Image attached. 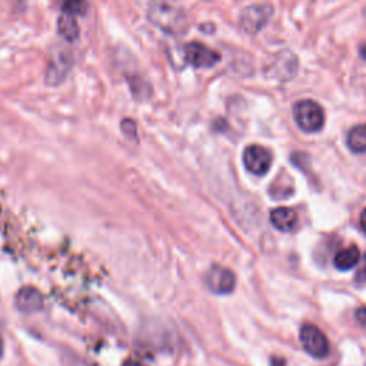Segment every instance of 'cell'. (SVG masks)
Masks as SVG:
<instances>
[{"label": "cell", "instance_id": "1", "mask_svg": "<svg viewBox=\"0 0 366 366\" xmlns=\"http://www.w3.org/2000/svg\"><path fill=\"white\" fill-rule=\"evenodd\" d=\"M147 19L168 35H179L186 29V13L176 0H152Z\"/></svg>", "mask_w": 366, "mask_h": 366}, {"label": "cell", "instance_id": "2", "mask_svg": "<svg viewBox=\"0 0 366 366\" xmlns=\"http://www.w3.org/2000/svg\"><path fill=\"white\" fill-rule=\"evenodd\" d=\"M293 116L298 126L307 133H317L325 125V112L315 100H300L295 104Z\"/></svg>", "mask_w": 366, "mask_h": 366}, {"label": "cell", "instance_id": "3", "mask_svg": "<svg viewBox=\"0 0 366 366\" xmlns=\"http://www.w3.org/2000/svg\"><path fill=\"white\" fill-rule=\"evenodd\" d=\"M274 156L269 149L260 145H250L243 152V165L255 176H264L269 172Z\"/></svg>", "mask_w": 366, "mask_h": 366}, {"label": "cell", "instance_id": "4", "mask_svg": "<svg viewBox=\"0 0 366 366\" xmlns=\"http://www.w3.org/2000/svg\"><path fill=\"white\" fill-rule=\"evenodd\" d=\"M183 56L186 63L196 69H207L214 68L221 62V55L216 50L207 47L199 42H190L183 49Z\"/></svg>", "mask_w": 366, "mask_h": 366}, {"label": "cell", "instance_id": "5", "mask_svg": "<svg viewBox=\"0 0 366 366\" xmlns=\"http://www.w3.org/2000/svg\"><path fill=\"white\" fill-rule=\"evenodd\" d=\"M300 343L310 356L317 359H324L329 353V341L327 335L315 325L302 327Z\"/></svg>", "mask_w": 366, "mask_h": 366}, {"label": "cell", "instance_id": "6", "mask_svg": "<svg viewBox=\"0 0 366 366\" xmlns=\"http://www.w3.org/2000/svg\"><path fill=\"white\" fill-rule=\"evenodd\" d=\"M272 13H274V9L269 5L249 6L242 12L239 25L243 32H246L249 35H256L267 26V23L272 18Z\"/></svg>", "mask_w": 366, "mask_h": 366}, {"label": "cell", "instance_id": "7", "mask_svg": "<svg viewBox=\"0 0 366 366\" xmlns=\"http://www.w3.org/2000/svg\"><path fill=\"white\" fill-rule=\"evenodd\" d=\"M207 289L215 295H229L236 286L235 274L221 265H214L205 278Z\"/></svg>", "mask_w": 366, "mask_h": 366}, {"label": "cell", "instance_id": "8", "mask_svg": "<svg viewBox=\"0 0 366 366\" xmlns=\"http://www.w3.org/2000/svg\"><path fill=\"white\" fill-rule=\"evenodd\" d=\"M298 72V58L291 54L289 50H283L281 54L275 55L268 68V76L272 79H278L281 82H286L295 78Z\"/></svg>", "mask_w": 366, "mask_h": 366}, {"label": "cell", "instance_id": "9", "mask_svg": "<svg viewBox=\"0 0 366 366\" xmlns=\"http://www.w3.org/2000/svg\"><path fill=\"white\" fill-rule=\"evenodd\" d=\"M72 65H73V59L69 51L65 50L55 51L49 62V68L46 72V83L49 86L61 85L68 76Z\"/></svg>", "mask_w": 366, "mask_h": 366}, {"label": "cell", "instance_id": "10", "mask_svg": "<svg viewBox=\"0 0 366 366\" xmlns=\"http://www.w3.org/2000/svg\"><path fill=\"white\" fill-rule=\"evenodd\" d=\"M16 307L23 313H33L42 309L43 298L40 292L32 286L22 288L15 296Z\"/></svg>", "mask_w": 366, "mask_h": 366}, {"label": "cell", "instance_id": "11", "mask_svg": "<svg viewBox=\"0 0 366 366\" xmlns=\"http://www.w3.org/2000/svg\"><path fill=\"white\" fill-rule=\"evenodd\" d=\"M271 222L279 232H292L298 225V215L291 207H276L271 212Z\"/></svg>", "mask_w": 366, "mask_h": 366}, {"label": "cell", "instance_id": "12", "mask_svg": "<svg viewBox=\"0 0 366 366\" xmlns=\"http://www.w3.org/2000/svg\"><path fill=\"white\" fill-rule=\"evenodd\" d=\"M360 259V250L358 246L352 245L349 248L341 249L335 257H334V265L339 271H350L353 269Z\"/></svg>", "mask_w": 366, "mask_h": 366}, {"label": "cell", "instance_id": "13", "mask_svg": "<svg viewBox=\"0 0 366 366\" xmlns=\"http://www.w3.org/2000/svg\"><path fill=\"white\" fill-rule=\"evenodd\" d=\"M346 145L353 153L366 152V125H358L352 128L346 138Z\"/></svg>", "mask_w": 366, "mask_h": 366}, {"label": "cell", "instance_id": "14", "mask_svg": "<svg viewBox=\"0 0 366 366\" xmlns=\"http://www.w3.org/2000/svg\"><path fill=\"white\" fill-rule=\"evenodd\" d=\"M58 30L63 36V39L73 42L79 36V25L75 19V16L69 13H62L58 20Z\"/></svg>", "mask_w": 366, "mask_h": 366}, {"label": "cell", "instance_id": "15", "mask_svg": "<svg viewBox=\"0 0 366 366\" xmlns=\"http://www.w3.org/2000/svg\"><path fill=\"white\" fill-rule=\"evenodd\" d=\"M129 85L132 89V93L136 99H146L152 94V87L147 82H145L140 78H129Z\"/></svg>", "mask_w": 366, "mask_h": 366}, {"label": "cell", "instance_id": "16", "mask_svg": "<svg viewBox=\"0 0 366 366\" xmlns=\"http://www.w3.org/2000/svg\"><path fill=\"white\" fill-rule=\"evenodd\" d=\"M62 11L72 16H83L87 12V2L86 0H63Z\"/></svg>", "mask_w": 366, "mask_h": 366}, {"label": "cell", "instance_id": "17", "mask_svg": "<svg viewBox=\"0 0 366 366\" xmlns=\"http://www.w3.org/2000/svg\"><path fill=\"white\" fill-rule=\"evenodd\" d=\"M269 193L272 197L275 199H285V197H289L292 193H293V183H279V181L274 182L271 185V189H269Z\"/></svg>", "mask_w": 366, "mask_h": 366}, {"label": "cell", "instance_id": "18", "mask_svg": "<svg viewBox=\"0 0 366 366\" xmlns=\"http://www.w3.org/2000/svg\"><path fill=\"white\" fill-rule=\"evenodd\" d=\"M125 136L128 139H133V140H138V129H136V123L132 121V119H125L122 121V125H121Z\"/></svg>", "mask_w": 366, "mask_h": 366}, {"label": "cell", "instance_id": "19", "mask_svg": "<svg viewBox=\"0 0 366 366\" xmlns=\"http://www.w3.org/2000/svg\"><path fill=\"white\" fill-rule=\"evenodd\" d=\"M355 282H356L358 285L366 283V256H365V259H363L362 267L359 268V271H358V274H356V276H355Z\"/></svg>", "mask_w": 366, "mask_h": 366}, {"label": "cell", "instance_id": "20", "mask_svg": "<svg viewBox=\"0 0 366 366\" xmlns=\"http://www.w3.org/2000/svg\"><path fill=\"white\" fill-rule=\"evenodd\" d=\"M355 318L362 327L366 328V306H362L355 312Z\"/></svg>", "mask_w": 366, "mask_h": 366}, {"label": "cell", "instance_id": "21", "mask_svg": "<svg viewBox=\"0 0 366 366\" xmlns=\"http://www.w3.org/2000/svg\"><path fill=\"white\" fill-rule=\"evenodd\" d=\"M359 224H360V229H362V231L366 233V209H363V212L360 214Z\"/></svg>", "mask_w": 366, "mask_h": 366}, {"label": "cell", "instance_id": "22", "mask_svg": "<svg viewBox=\"0 0 366 366\" xmlns=\"http://www.w3.org/2000/svg\"><path fill=\"white\" fill-rule=\"evenodd\" d=\"M271 366H286V362L282 358H272Z\"/></svg>", "mask_w": 366, "mask_h": 366}, {"label": "cell", "instance_id": "23", "mask_svg": "<svg viewBox=\"0 0 366 366\" xmlns=\"http://www.w3.org/2000/svg\"><path fill=\"white\" fill-rule=\"evenodd\" d=\"M359 54H360V56H362V58L366 61V43L360 46V49H359Z\"/></svg>", "mask_w": 366, "mask_h": 366}, {"label": "cell", "instance_id": "24", "mask_svg": "<svg viewBox=\"0 0 366 366\" xmlns=\"http://www.w3.org/2000/svg\"><path fill=\"white\" fill-rule=\"evenodd\" d=\"M122 366H143V365H140L139 362H135V360H126Z\"/></svg>", "mask_w": 366, "mask_h": 366}, {"label": "cell", "instance_id": "25", "mask_svg": "<svg viewBox=\"0 0 366 366\" xmlns=\"http://www.w3.org/2000/svg\"><path fill=\"white\" fill-rule=\"evenodd\" d=\"M4 349H5V343H4V339H2V336H0V358L4 356Z\"/></svg>", "mask_w": 366, "mask_h": 366}]
</instances>
